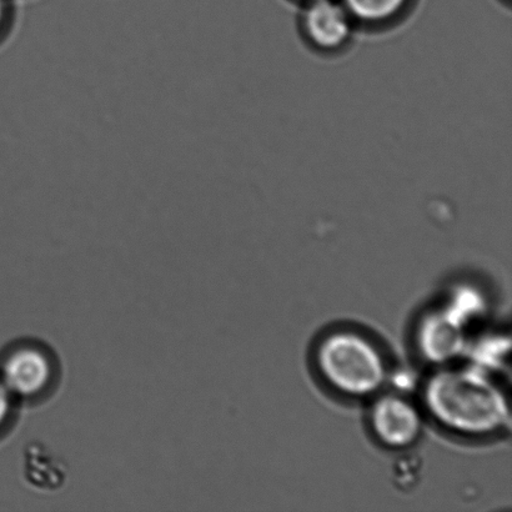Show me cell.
Returning a JSON list of instances; mask_svg holds the SVG:
<instances>
[{"instance_id": "cell-1", "label": "cell", "mask_w": 512, "mask_h": 512, "mask_svg": "<svg viewBox=\"0 0 512 512\" xmlns=\"http://www.w3.org/2000/svg\"><path fill=\"white\" fill-rule=\"evenodd\" d=\"M426 400L441 423L465 434L488 433L506 418L500 391L473 371H444L435 376Z\"/></svg>"}, {"instance_id": "cell-2", "label": "cell", "mask_w": 512, "mask_h": 512, "mask_svg": "<svg viewBox=\"0 0 512 512\" xmlns=\"http://www.w3.org/2000/svg\"><path fill=\"white\" fill-rule=\"evenodd\" d=\"M316 364L335 390L350 396L374 394L384 384V360L370 341L358 334L336 333L320 344Z\"/></svg>"}, {"instance_id": "cell-3", "label": "cell", "mask_w": 512, "mask_h": 512, "mask_svg": "<svg viewBox=\"0 0 512 512\" xmlns=\"http://www.w3.org/2000/svg\"><path fill=\"white\" fill-rule=\"evenodd\" d=\"M0 380L18 403H43L58 389L59 360L47 344L20 339L4 351L0 360Z\"/></svg>"}, {"instance_id": "cell-4", "label": "cell", "mask_w": 512, "mask_h": 512, "mask_svg": "<svg viewBox=\"0 0 512 512\" xmlns=\"http://www.w3.org/2000/svg\"><path fill=\"white\" fill-rule=\"evenodd\" d=\"M351 25L353 18L348 10L335 0H310L304 12L306 38L324 52L343 48L350 38Z\"/></svg>"}, {"instance_id": "cell-5", "label": "cell", "mask_w": 512, "mask_h": 512, "mask_svg": "<svg viewBox=\"0 0 512 512\" xmlns=\"http://www.w3.org/2000/svg\"><path fill=\"white\" fill-rule=\"evenodd\" d=\"M371 424L381 443L395 449L413 445L421 430L418 411L396 396H386L375 404Z\"/></svg>"}, {"instance_id": "cell-6", "label": "cell", "mask_w": 512, "mask_h": 512, "mask_svg": "<svg viewBox=\"0 0 512 512\" xmlns=\"http://www.w3.org/2000/svg\"><path fill=\"white\" fill-rule=\"evenodd\" d=\"M24 478L35 489L55 491L67 481L68 468L47 446L33 441L24 449Z\"/></svg>"}, {"instance_id": "cell-7", "label": "cell", "mask_w": 512, "mask_h": 512, "mask_svg": "<svg viewBox=\"0 0 512 512\" xmlns=\"http://www.w3.org/2000/svg\"><path fill=\"white\" fill-rule=\"evenodd\" d=\"M421 343L431 360H446L458 354L463 345V334L454 316L453 319L443 315L431 316L421 334Z\"/></svg>"}, {"instance_id": "cell-8", "label": "cell", "mask_w": 512, "mask_h": 512, "mask_svg": "<svg viewBox=\"0 0 512 512\" xmlns=\"http://www.w3.org/2000/svg\"><path fill=\"white\" fill-rule=\"evenodd\" d=\"M409 0H343L351 18L363 23L380 24L398 17Z\"/></svg>"}, {"instance_id": "cell-9", "label": "cell", "mask_w": 512, "mask_h": 512, "mask_svg": "<svg viewBox=\"0 0 512 512\" xmlns=\"http://www.w3.org/2000/svg\"><path fill=\"white\" fill-rule=\"evenodd\" d=\"M18 401L0 380V434L10 429L17 415Z\"/></svg>"}, {"instance_id": "cell-10", "label": "cell", "mask_w": 512, "mask_h": 512, "mask_svg": "<svg viewBox=\"0 0 512 512\" xmlns=\"http://www.w3.org/2000/svg\"><path fill=\"white\" fill-rule=\"evenodd\" d=\"M5 7L3 0H0V27H2V23L4 20Z\"/></svg>"}]
</instances>
